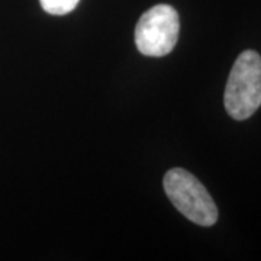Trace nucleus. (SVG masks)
I'll return each mask as SVG.
<instances>
[{"label": "nucleus", "mask_w": 261, "mask_h": 261, "mask_svg": "<svg viewBox=\"0 0 261 261\" xmlns=\"http://www.w3.org/2000/svg\"><path fill=\"white\" fill-rule=\"evenodd\" d=\"M225 109L235 121L252 116L261 105V57L247 49L235 60L224 96Z\"/></svg>", "instance_id": "nucleus-1"}, {"label": "nucleus", "mask_w": 261, "mask_h": 261, "mask_svg": "<svg viewBox=\"0 0 261 261\" xmlns=\"http://www.w3.org/2000/svg\"><path fill=\"white\" fill-rule=\"evenodd\" d=\"M164 192L170 202L189 221L212 226L218 221V207L212 196L197 178L183 168H171L164 176Z\"/></svg>", "instance_id": "nucleus-2"}, {"label": "nucleus", "mask_w": 261, "mask_h": 261, "mask_svg": "<svg viewBox=\"0 0 261 261\" xmlns=\"http://www.w3.org/2000/svg\"><path fill=\"white\" fill-rule=\"evenodd\" d=\"M178 31L180 20L176 9L168 5H157L138 20L135 44L142 56L164 57L176 47Z\"/></svg>", "instance_id": "nucleus-3"}, {"label": "nucleus", "mask_w": 261, "mask_h": 261, "mask_svg": "<svg viewBox=\"0 0 261 261\" xmlns=\"http://www.w3.org/2000/svg\"><path fill=\"white\" fill-rule=\"evenodd\" d=\"M42 9L49 15H65L75 9L80 0H39Z\"/></svg>", "instance_id": "nucleus-4"}]
</instances>
